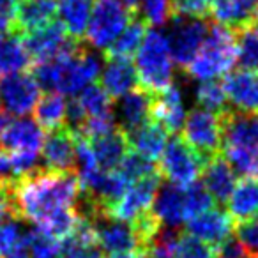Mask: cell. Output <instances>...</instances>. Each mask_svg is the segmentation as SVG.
Instances as JSON below:
<instances>
[{
  "mask_svg": "<svg viewBox=\"0 0 258 258\" xmlns=\"http://www.w3.org/2000/svg\"><path fill=\"white\" fill-rule=\"evenodd\" d=\"M15 218L37 225L51 212L75 207L80 195L76 172H50L39 168L8 186Z\"/></svg>",
  "mask_w": 258,
  "mask_h": 258,
  "instance_id": "cell-1",
  "label": "cell"
},
{
  "mask_svg": "<svg viewBox=\"0 0 258 258\" xmlns=\"http://www.w3.org/2000/svg\"><path fill=\"white\" fill-rule=\"evenodd\" d=\"M237 62L235 34L221 25L209 27L204 44L184 71L193 80H216L232 71Z\"/></svg>",
  "mask_w": 258,
  "mask_h": 258,
  "instance_id": "cell-2",
  "label": "cell"
},
{
  "mask_svg": "<svg viewBox=\"0 0 258 258\" xmlns=\"http://www.w3.org/2000/svg\"><path fill=\"white\" fill-rule=\"evenodd\" d=\"M137 73L142 87L151 92H161L173 83V60L168 41L158 29H149L140 50L137 51Z\"/></svg>",
  "mask_w": 258,
  "mask_h": 258,
  "instance_id": "cell-3",
  "label": "cell"
},
{
  "mask_svg": "<svg viewBox=\"0 0 258 258\" xmlns=\"http://www.w3.org/2000/svg\"><path fill=\"white\" fill-rule=\"evenodd\" d=\"M137 15L140 13L133 11L124 0H96L85 32L87 44L104 53Z\"/></svg>",
  "mask_w": 258,
  "mask_h": 258,
  "instance_id": "cell-4",
  "label": "cell"
},
{
  "mask_svg": "<svg viewBox=\"0 0 258 258\" xmlns=\"http://www.w3.org/2000/svg\"><path fill=\"white\" fill-rule=\"evenodd\" d=\"M168 22L170 25L166 29V36H168L166 41H168L172 60L180 69H186L204 44L209 34V25L204 18L182 15H172Z\"/></svg>",
  "mask_w": 258,
  "mask_h": 258,
  "instance_id": "cell-5",
  "label": "cell"
},
{
  "mask_svg": "<svg viewBox=\"0 0 258 258\" xmlns=\"http://www.w3.org/2000/svg\"><path fill=\"white\" fill-rule=\"evenodd\" d=\"M22 43L32 62L37 64L62 55H73L83 44L82 39L69 36L60 22H51L32 32L22 34Z\"/></svg>",
  "mask_w": 258,
  "mask_h": 258,
  "instance_id": "cell-6",
  "label": "cell"
},
{
  "mask_svg": "<svg viewBox=\"0 0 258 258\" xmlns=\"http://www.w3.org/2000/svg\"><path fill=\"white\" fill-rule=\"evenodd\" d=\"M205 165L207 161L193 147H189L184 142V138L172 137L166 142L165 151H163L159 172L170 182L179 184V186H189L204 172Z\"/></svg>",
  "mask_w": 258,
  "mask_h": 258,
  "instance_id": "cell-7",
  "label": "cell"
},
{
  "mask_svg": "<svg viewBox=\"0 0 258 258\" xmlns=\"http://www.w3.org/2000/svg\"><path fill=\"white\" fill-rule=\"evenodd\" d=\"M184 142L193 147L205 161L221 152V118L204 108H193L182 125Z\"/></svg>",
  "mask_w": 258,
  "mask_h": 258,
  "instance_id": "cell-8",
  "label": "cell"
},
{
  "mask_svg": "<svg viewBox=\"0 0 258 258\" xmlns=\"http://www.w3.org/2000/svg\"><path fill=\"white\" fill-rule=\"evenodd\" d=\"M161 177V172H158L131 184L124 193V197L110 211V218L118 219V221L133 223L142 214L151 211V204L154 202L156 193H158L159 186L163 182Z\"/></svg>",
  "mask_w": 258,
  "mask_h": 258,
  "instance_id": "cell-9",
  "label": "cell"
},
{
  "mask_svg": "<svg viewBox=\"0 0 258 258\" xmlns=\"http://www.w3.org/2000/svg\"><path fill=\"white\" fill-rule=\"evenodd\" d=\"M94 232H96V242L101 251L108 253H145L142 240L137 230L131 223L118 221L110 216H99L92 219Z\"/></svg>",
  "mask_w": 258,
  "mask_h": 258,
  "instance_id": "cell-10",
  "label": "cell"
},
{
  "mask_svg": "<svg viewBox=\"0 0 258 258\" xmlns=\"http://www.w3.org/2000/svg\"><path fill=\"white\" fill-rule=\"evenodd\" d=\"M39 99V85L29 73H15L0 82L2 108L11 115H27Z\"/></svg>",
  "mask_w": 258,
  "mask_h": 258,
  "instance_id": "cell-11",
  "label": "cell"
},
{
  "mask_svg": "<svg viewBox=\"0 0 258 258\" xmlns=\"http://www.w3.org/2000/svg\"><path fill=\"white\" fill-rule=\"evenodd\" d=\"M221 118V149H258V111L226 110Z\"/></svg>",
  "mask_w": 258,
  "mask_h": 258,
  "instance_id": "cell-12",
  "label": "cell"
},
{
  "mask_svg": "<svg viewBox=\"0 0 258 258\" xmlns=\"http://www.w3.org/2000/svg\"><path fill=\"white\" fill-rule=\"evenodd\" d=\"M152 101L154 92L144 89L142 85L118 97V103L113 106L117 125L125 133L140 127L149 118H152Z\"/></svg>",
  "mask_w": 258,
  "mask_h": 258,
  "instance_id": "cell-13",
  "label": "cell"
},
{
  "mask_svg": "<svg viewBox=\"0 0 258 258\" xmlns=\"http://www.w3.org/2000/svg\"><path fill=\"white\" fill-rule=\"evenodd\" d=\"M43 168L50 172H76L75 137L69 127L50 131L41 147Z\"/></svg>",
  "mask_w": 258,
  "mask_h": 258,
  "instance_id": "cell-14",
  "label": "cell"
},
{
  "mask_svg": "<svg viewBox=\"0 0 258 258\" xmlns=\"http://www.w3.org/2000/svg\"><path fill=\"white\" fill-rule=\"evenodd\" d=\"M235 228V221L226 211L221 209H209L195 218L187 219L186 230L189 235L204 240L205 244L216 247L226 239H230Z\"/></svg>",
  "mask_w": 258,
  "mask_h": 258,
  "instance_id": "cell-15",
  "label": "cell"
},
{
  "mask_svg": "<svg viewBox=\"0 0 258 258\" xmlns=\"http://www.w3.org/2000/svg\"><path fill=\"white\" fill-rule=\"evenodd\" d=\"M230 108L258 111V69L239 68L225 75L223 82Z\"/></svg>",
  "mask_w": 258,
  "mask_h": 258,
  "instance_id": "cell-16",
  "label": "cell"
},
{
  "mask_svg": "<svg viewBox=\"0 0 258 258\" xmlns=\"http://www.w3.org/2000/svg\"><path fill=\"white\" fill-rule=\"evenodd\" d=\"M211 16L216 25L226 27L235 34L258 22V0H212Z\"/></svg>",
  "mask_w": 258,
  "mask_h": 258,
  "instance_id": "cell-17",
  "label": "cell"
},
{
  "mask_svg": "<svg viewBox=\"0 0 258 258\" xmlns=\"http://www.w3.org/2000/svg\"><path fill=\"white\" fill-rule=\"evenodd\" d=\"M152 118L166 129L168 135L179 133L186 120V110H184L182 94L177 85H170L161 92L154 94L152 101Z\"/></svg>",
  "mask_w": 258,
  "mask_h": 258,
  "instance_id": "cell-18",
  "label": "cell"
},
{
  "mask_svg": "<svg viewBox=\"0 0 258 258\" xmlns=\"http://www.w3.org/2000/svg\"><path fill=\"white\" fill-rule=\"evenodd\" d=\"M44 133L32 118H18L8 124L0 137V149L8 152H39Z\"/></svg>",
  "mask_w": 258,
  "mask_h": 258,
  "instance_id": "cell-19",
  "label": "cell"
},
{
  "mask_svg": "<svg viewBox=\"0 0 258 258\" xmlns=\"http://www.w3.org/2000/svg\"><path fill=\"white\" fill-rule=\"evenodd\" d=\"M101 85L111 99H118L138 87L137 68L131 64L129 58L104 57V68L101 69Z\"/></svg>",
  "mask_w": 258,
  "mask_h": 258,
  "instance_id": "cell-20",
  "label": "cell"
},
{
  "mask_svg": "<svg viewBox=\"0 0 258 258\" xmlns=\"http://www.w3.org/2000/svg\"><path fill=\"white\" fill-rule=\"evenodd\" d=\"M152 214L163 226L177 228L186 221L184 212V186L173 182H161L154 198Z\"/></svg>",
  "mask_w": 258,
  "mask_h": 258,
  "instance_id": "cell-21",
  "label": "cell"
},
{
  "mask_svg": "<svg viewBox=\"0 0 258 258\" xmlns=\"http://www.w3.org/2000/svg\"><path fill=\"white\" fill-rule=\"evenodd\" d=\"M90 147H92L99 168L111 172V170L118 168L124 156L131 149V145H129L127 133L122 131L117 125V127L108 131V133L92 138L90 140Z\"/></svg>",
  "mask_w": 258,
  "mask_h": 258,
  "instance_id": "cell-22",
  "label": "cell"
},
{
  "mask_svg": "<svg viewBox=\"0 0 258 258\" xmlns=\"http://www.w3.org/2000/svg\"><path fill=\"white\" fill-rule=\"evenodd\" d=\"M204 186L209 191L214 202L218 204H226L230 193L233 191V186L237 182V172L232 168L225 156L219 152L218 156L211 159L204 166Z\"/></svg>",
  "mask_w": 258,
  "mask_h": 258,
  "instance_id": "cell-23",
  "label": "cell"
},
{
  "mask_svg": "<svg viewBox=\"0 0 258 258\" xmlns=\"http://www.w3.org/2000/svg\"><path fill=\"white\" fill-rule=\"evenodd\" d=\"M226 212L235 223L258 218V177L247 175L237 180L226 200Z\"/></svg>",
  "mask_w": 258,
  "mask_h": 258,
  "instance_id": "cell-24",
  "label": "cell"
},
{
  "mask_svg": "<svg viewBox=\"0 0 258 258\" xmlns=\"http://www.w3.org/2000/svg\"><path fill=\"white\" fill-rule=\"evenodd\" d=\"M57 0H20L15 16V32L27 34L53 22Z\"/></svg>",
  "mask_w": 258,
  "mask_h": 258,
  "instance_id": "cell-25",
  "label": "cell"
},
{
  "mask_svg": "<svg viewBox=\"0 0 258 258\" xmlns=\"http://www.w3.org/2000/svg\"><path fill=\"white\" fill-rule=\"evenodd\" d=\"M166 137H168L166 129L159 122H156L154 118H149L140 127L127 133L129 145L135 149V152H138V154H142L144 158L151 159L154 163L161 159L165 145L168 142Z\"/></svg>",
  "mask_w": 258,
  "mask_h": 258,
  "instance_id": "cell-26",
  "label": "cell"
},
{
  "mask_svg": "<svg viewBox=\"0 0 258 258\" xmlns=\"http://www.w3.org/2000/svg\"><path fill=\"white\" fill-rule=\"evenodd\" d=\"M96 0H57L58 22L75 39H82L87 32Z\"/></svg>",
  "mask_w": 258,
  "mask_h": 258,
  "instance_id": "cell-27",
  "label": "cell"
},
{
  "mask_svg": "<svg viewBox=\"0 0 258 258\" xmlns=\"http://www.w3.org/2000/svg\"><path fill=\"white\" fill-rule=\"evenodd\" d=\"M30 66L32 58L27 53L20 34L11 32L0 36V75L8 76L15 73H25Z\"/></svg>",
  "mask_w": 258,
  "mask_h": 258,
  "instance_id": "cell-28",
  "label": "cell"
},
{
  "mask_svg": "<svg viewBox=\"0 0 258 258\" xmlns=\"http://www.w3.org/2000/svg\"><path fill=\"white\" fill-rule=\"evenodd\" d=\"M147 30H149V23L145 22L142 15H137L103 55L104 57L129 58L131 60V57L140 50Z\"/></svg>",
  "mask_w": 258,
  "mask_h": 258,
  "instance_id": "cell-29",
  "label": "cell"
},
{
  "mask_svg": "<svg viewBox=\"0 0 258 258\" xmlns=\"http://www.w3.org/2000/svg\"><path fill=\"white\" fill-rule=\"evenodd\" d=\"M66 99L58 92H46L34 106L36 122L43 131L66 127Z\"/></svg>",
  "mask_w": 258,
  "mask_h": 258,
  "instance_id": "cell-30",
  "label": "cell"
},
{
  "mask_svg": "<svg viewBox=\"0 0 258 258\" xmlns=\"http://www.w3.org/2000/svg\"><path fill=\"white\" fill-rule=\"evenodd\" d=\"M87 117H115L113 99L99 83H90L82 90L78 97Z\"/></svg>",
  "mask_w": 258,
  "mask_h": 258,
  "instance_id": "cell-31",
  "label": "cell"
},
{
  "mask_svg": "<svg viewBox=\"0 0 258 258\" xmlns=\"http://www.w3.org/2000/svg\"><path fill=\"white\" fill-rule=\"evenodd\" d=\"M237 60L246 69H258V22L235 32Z\"/></svg>",
  "mask_w": 258,
  "mask_h": 258,
  "instance_id": "cell-32",
  "label": "cell"
},
{
  "mask_svg": "<svg viewBox=\"0 0 258 258\" xmlns=\"http://www.w3.org/2000/svg\"><path fill=\"white\" fill-rule=\"evenodd\" d=\"M197 103L198 108L211 111L216 115H223L226 110H230L228 99H226L223 83L216 80H207L197 89Z\"/></svg>",
  "mask_w": 258,
  "mask_h": 258,
  "instance_id": "cell-33",
  "label": "cell"
},
{
  "mask_svg": "<svg viewBox=\"0 0 258 258\" xmlns=\"http://www.w3.org/2000/svg\"><path fill=\"white\" fill-rule=\"evenodd\" d=\"M118 172L127 179L129 184L137 182V180L144 179V177H149L152 173L159 172V166L156 165L154 161L144 158L142 154L135 151H129L127 154L124 156V159L118 165Z\"/></svg>",
  "mask_w": 258,
  "mask_h": 258,
  "instance_id": "cell-34",
  "label": "cell"
},
{
  "mask_svg": "<svg viewBox=\"0 0 258 258\" xmlns=\"http://www.w3.org/2000/svg\"><path fill=\"white\" fill-rule=\"evenodd\" d=\"M214 207V198L209 195L202 182H191L189 186H184V212H186V221L202 212Z\"/></svg>",
  "mask_w": 258,
  "mask_h": 258,
  "instance_id": "cell-35",
  "label": "cell"
},
{
  "mask_svg": "<svg viewBox=\"0 0 258 258\" xmlns=\"http://www.w3.org/2000/svg\"><path fill=\"white\" fill-rule=\"evenodd\" d=\"M25 239L30 258H58L62 244L37 226L25 233Z\"/></svg>",
  "mask_w": 258,
  "mask_h": 258,
  "instance_id": "cell-36",
  "label": "cell"
},
{
  "mask_svg": "<svg viewBox=\"0 0 258 258\" xmlns=\"http://www.w3.org/2000/svg\"><path fill=\"white\" fill-rule=\"evenodd\" d=\"M221 154L226 161L232 165V168L239 173L253 175L258 173V149L246 147H223Z\"/></svg>",
  "mask_w": 258,
  "mask_h": 258,
  "instance_id": "cell-37",
  "label": "cell"
},
{
  "mask_svg": "<svg viewBox=\"0 0 258 258\" xmlns=\"http://www.w3.org/2000/svg\"><path fill=\"white\" fill-rule=\"evenodd\" d=\"M175 258H216V253L214 247L204 240L189 233H180L175 246Z\"/></svg>",
  "mask_w": 258,
  "mask_h": 258,
  "instance_id": "cell-38",
  "label": "cell"
},
{
  "mask_svg": "<svg viewBox=\"0 0 258 258\" xmlns=\"http://www.w3.org/2000/svg\"><path fill=\"white\" fill-rule=\"evenodd\" d=\"M233 232L247 258H258V218L235 223Z\"/></svg>",
  "mask_w": 258,
  "mask_h": 258,
  "instance_id": "cell-39",
  "label": "cell"
},
{
  "mask_svg": "<svg viewBox=\"0 0 258 258\" xmlns=\"http://www.w3.org/2000/svg\"><path fill=\"white\" fill-rule=\"evenodd\" d=\"M140 15L147 23L163 27L172 16V0H142Z\"/></svg>",
  "mask_w": 258,
  "mask_h": 258,
  "instance_id": "cell-40",
  "label": "cell"
},
{
  "mask_svg": "<svg viewBox=\"0 0 258 258\" xmlns=\"http://www.w3.org/2000/svg\"><path fill=\"white\" fill-rule=\"evenodd\" d=\"M58 258H103V251L97 244L82 242L75 235H69L62 242Z\"/></svg>",
  "mask_w": 258,
  "mask_h": 258,
  "instance_id": "cell-41",
  "label": "cell"
},
{
  "mask_svg": "<svg viewBox=\"0 0 258 258\" xmlns=\"http://www.w3.org/2000/svg\"><path fill=\"white\" fill-rule=\"evenodd\" d=\"M23 235L25 232L22 230L20 219H8L0 223V256H8L23 239Z\"/></svg>",
  "mask_w": 258,
  "mask_h": 258,
  "instance_id": "cell-42",
  "label": "cell"
},
{
  "mask_svg": "<svg viewBox=\"0 0 258 258\" xmlns=\"http://www.w3.org/2000/svg\"><path fill=\"white\" fill-rule=\"evenodd\" d=\"M212 0H172V15L207 18L211 16Z\"/></svg>",
  "mask_w": 258,
  "mask_h": 258,
  "instance_id": "cell-43",
  "label": "cell"
},
{
  "mask_svg": "<svg viewBox=\"0 0 258 258\" xmlns=\"http://www.w3.org/2000/svg\"><path fill=\"white\" fill-rule=\"evenodd\" d=\"M18 177L15 175V170H13L11 165V156H9L8 151L0 149V187L9 186L13 184Z\"/></svg>",
  "mask_w": 258,
  "mask_h": 258,
  "instance_id": "cell-44",
  "label": "cell"
},
{
  "mask_svg": "<svg viewBox=\"0 0 258 258\" xmlns=\"http://www.w3.org/2000/svg\"><path fill=\"white\" fill-rule=\"evenodd\" d=\"M20 0H0V16L11 20L15 23L16 9H18Z\"/></svg>",
  "mask_w": 258,
  "mask_h": 258,
  "instance_id": "cell-45",
  "label": "cell"
},
{
  "mask_svg": "<svg viewBox=\"0 0 258 258\" xmlns=\"http://www.w3.org/2000/svg\"><path fill=\"white\" fill-rule=\"evenodd\" d=\"M11 32H15V23L11 20L4 18V16H0V36H6V34Z\"/></svg>",
  "mask_w": 258,
  "mask_h": 258,
  "instance_id": "cell-46",
  "label": "cell"
},
{
  "mask_svg": "<svg viewBox=\"0 0 258 258\" xmlns=\"http://www.w3.org/2000/svg\"><path fill=\"white\" fill-rule=\"evenodd\" d=\"M108 258H147L145 253H138V251H133V253H113Z\"/></svg>",
  "mask_w": 258,
  "mask_h": 258,
  "instance_id": "cell-47",
  "label": "cell"
},
{
  "mask_svg": "<svg viewBox=\"0 0 258 258\" xmlns=\"http://www.w3.org/2000/svg\"><path fill=\"white\" fill-rule=\"evenodd\" d=\"M8 124H9L8 111H6L4 108H0V137H2V133H4V129L8 127Z\"/></svg>",
  "mask_w": 258,
  "mask_h": 258,
  "instance_id": "cell-48",
  "label": "cell"
}]
</instances>
